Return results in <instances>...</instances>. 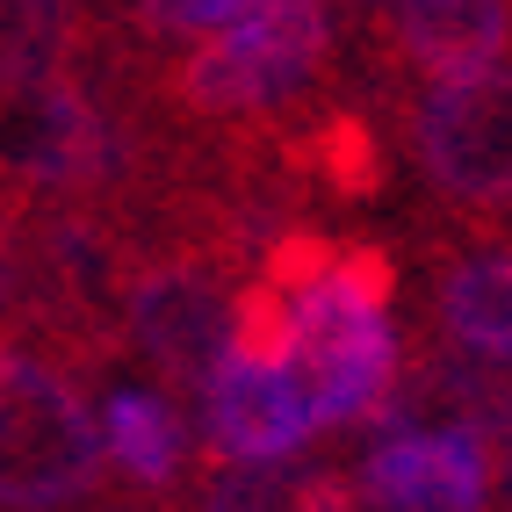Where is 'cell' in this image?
I'll use <instances>...</instances> for the list:
<instances>
[{
    "label": "cell",
    "instance_id": "30bf717a",
    "mask_svg": "<svg viewBox=\"0 0 512 512\" xmlns=\"http://www.w3.org/2000/svg\"><path fill=\"white\" fill-rule=\"evenodd\" d=\"M101 0H0V87L94 65Z\"/></svg>",
    "mask_w": 512,
    "mask_h": 512
},
{
    "label": "cell",
    "instance_id": "52a82bcc",
    "mask_svg": "<svg viewBox=\"0 0 512 512\" xmlns=\"http://www.w3.org/2000/svg\"><path fill=\"white\" fill-rule=\"evenodd\" d=\"M354 498L375 512H484L491 448L462 426H390L361 455Z\"/></svg>",
    "mask_w": 512,
    "mask_h": 512
},
{
    "label": "cell",
    "instance_id": "5bb4252c",
    "mask_svg": "<svg viewBox=\"0 0 512 512\" xmlns=\"http://www.w3.org/2000/svg\"><path fill=\"white\" fill-rule=\"evenodd\" d=\"M267 0H138L130 8V22L145 29V37H181V44H195V37H217V29H231V22H246V15H260Z\"/></svg>",
    "mask_w": 512,
    "mask_h": 512
},
{
    "label": "cell",
    "instance_id": "9a60e30c",
    "mask_svg": "<svg viewBox=\"0 0 512 512\" xmlns=\"http://www.w3.org/2000/svg\"><path fill=\"white\" fill-rule=\"evenodd\" d=\"M29 318V202L0 188V325L22 332Z\"/></svg>",
    "mask_w": 512,
    "mask_h": 512
},
{
    "label": "cell",
    "instance_id": "6da1fadb",
    "mask_svg": "<svg viewBox=\"0 0 512 512\" xmlns=\"http://www.w3.org/2000/svg\"><path fill=\"white\" fill-rule=\"evenodd\" d=\"M397 260L361 238H325L289 224L260 267L238 282L231 354L296 368L303 397L325 426H383L397 397Z\"/></svg>",
    "mask_w": 512,
    "mask_h": 512
},
{
    "label": "cell",
    "instance_id": "2e32d148",
    "mask_svg": "<svg viewBox=\"0 0 512 512\" xmlns=\"http://www.w3.org/2000/svg\"><path fill=\"white\" fill-rule=\"evenodd\" d=\"M498 512H512V448H505V469H498Z\"/></svg>",
    "mask_w": 512,
    "mask_h": 512
},
{
    "label": "cell",
    "instance_id": "3957f363",
    "mask_svg": "<svg viewBox=\"0 0 512 512\" xmlns=\"http://www.w3.org/2000/svg\"><path fill=\"white\" fill-rule=\"evenodd\" d=\"M231 318H238V267L195 238H145L130 246L123 289H116V332L130 354H145L159 390L202 397L210 375L231 354Z\"/></svg>",
    "mask_w": 512,
    "mask_h": 512
},
{
    "label": "cell",
    "instance_id": "9c48e42d",
    "mask_svg": "<svg viewBox=\"0 0 512 512\" xmlns=\"http://www.w3.org/2000/svg\"><path fill=\"white\" fill-rule=\"evenodd\" d=\"M383 37L412 73L455 80L498 65L512 44V0H383Z\"/></svg>",
    "mask_w": 512,
    "mask_h": 512
},
{
    "label": "cell",
    "instance_id": "277c9868",
    "mask_svg": "<svg viewBox=\"0 0 512 512\" xmlns=\"http://www.w3.org/2000/svg\"><path fill=\"white\" fill-rule=\"evenodd\" d=\"M332 58V15L325 0H267L260 15L217 29V37H195V51H181L159 73L166 101L195 123H260L303 101Z\"/></svg>",
    "mask_w": 512,
    "mask_h": 512
},
{
    "label": "cell",
    "instance_id": "7c38bea8",
    "mask_svg": "<svg viewBox=\"0 0 512 512\" xmlns=\"http://www.w3.org/2000/svg\"><path fill=\"white\" fill-rule=\"evenodd\" d=\"M101 448L116 455V469H123L138 491H174V484H181V469H188V426H181V404L166 397V390L123 383L109 404H101Z\"/></svg>",
    "mask_w": 512,
    "mask_h": 512
},
{
    "label": "cell",
    "instance_id": "8fae6325",
    "mask_svg": "<svg viewBox=\"0 0 512 512\" xmlns=\"http://www.w3.org/2000/svg\"><path fill=\"white\" fill-rule=\"evenodd\" d=\"M433 311H440V339L455 354L512 368V253L491 246V253L448 260L433 282Z\"/></svg>",
    "mask_w": 512,
    "mask_h": 512
},
{
    "label": "cell",
    "instance_id": "ba28073f",
    "mask_svg": "<svg viewBox=\"0 0 512 512\" xmlns=\"http://www.w3.org/2000/svg\"><path fill=\"white\" fill-rule=\"evenodd\" d=\"M202 426H210V448L224 462H289L318 433V412L303 397L296 368L224 354V368L202 390Z\"/></svg>",
    "mask_w": 512,
    "mask_h": 512
},
{
    "label": "cell",
    "instance_id": "7a4b0ae2",
    "mask_svg": "<svg viewBox=\"0 0 512 512\" xmlns=\"http://www.w3.org/2000/svg\"><path fill=\"white\" fill-rule=\"evenodd\" d=\"M145 181V130L87 65L0 87V188L29 210H116Z\"/></svg>",
    "mask_w": 512,
    "mask_h": 512
},
{
    "label": "cell",
    "instance_id": "8992f818",
    "mask_svg": "<svg viewBox=\"0 0 512 512\" xmlns=\"http://www.w3.org/2000/svg\"><path fill=\"white\" fill-rule=\"evenodd\" d=\"M412 159L455 210H512V65L433 80L412 109Z\"/></svg>",
    "mask_w": 512,
    "mask_h": 512
},
{
    "label": "cell",
    "instance_id": "4fadbf2b",
    "mask_svg": "<svg viewBox=\"0 0 512 512\" xmlns=\"http://www.w3.org/2000/svg\"><path fill=\"white\" fill-rule=\"evenodd\" d=\"M195 512H354V484L303 462H224L202 476Z\"/></svg>",
    "mask_w": 512,
    "mask_h": 512
},
{
    "label": "cell",
    "instance_id": "5b68a950",
    "mask_svg": "<svg viewBox=\"0 0 512 512\" xmlns=\"http://www.w3.org/2000/svg\"><path fill=\"white\" fill-rule=\"evenodd\" d=\"M109 448L73 368L37 347H0V512H80L101 498Z\"/></svg>",
    "mask_w": 512,
    "mask_h": 512
}]
</instances>
